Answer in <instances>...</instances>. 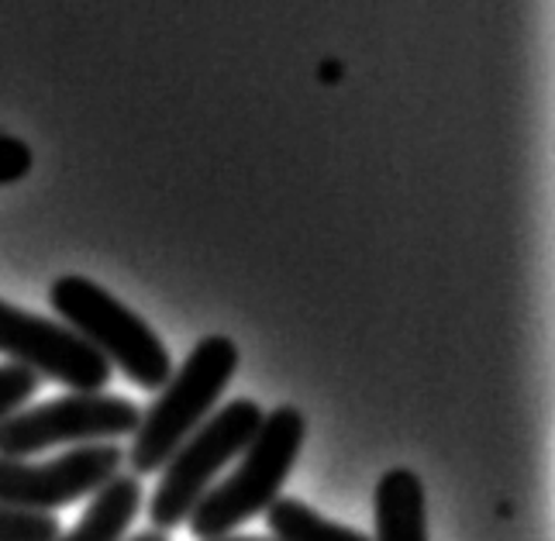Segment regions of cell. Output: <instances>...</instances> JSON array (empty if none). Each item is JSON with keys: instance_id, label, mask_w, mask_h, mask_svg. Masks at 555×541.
I'll return each mask as SVG.
<instances>
[{"instance_id": "1", "label": "cell", "mask_w": 555, "mask_h": 541, "mask_svg": "<svg viewBox=\"0 0 555 541\" xmlns=\"http://www.w3.org/2000/svg\"><path fill=\"white\" fill-rule=\"evenodd\" d=\"M238 370V345L228 335H207L194 345L180 373L169 376L156 403H149L139 417V428L131 435V449L125 462H131V473L149 476L159 473L169 455L194 435L207 414L215 411L224 386L232 383Z\"/></svg>"}, {"instance_id": "2", "label": "cell", "mask_w": 555, "mask_h": 541, "mask_svg": "<svg viewBox=\"0 0 555 541\" xmlns=\"http://www.w3.org/2000/svg\"><path fill=\"white\" fill-rule=\"evenodd\" d=\"M304 431H308L304 414L291 403L262 414L259 431L238 455L242 462L235 473L221 479L215 490H207L194 514H190V531L201 541L228 538L245 520L270 511L300 455Z\"/></svg>"}, {"instance_id": "3", "label": "cell", "mask_w": 555, "mask_h": 541, "mask_svg": "<svg viewBox=\"0 0 555 541\" xmlns=\"http://www.w3.org/2000/svg\"><path fill=\"white\" fill-rule=\"evenodd\" d=\"M49 304L76 338L104 356L107 365H118L142 390H163L173 376V359L159 335L93 280L60 276L49 289Z\"/></svg>"}, {"instance_id": "4", "label": "cell", "mask_w": 555, "mask_h": 541, "mask_svg": "<svg viewBox=\"0 0 555 541\" xmlns=\"http://www.w3.org/2000/svg\"><path fill=\"white\" fill-rule=\"evenodd\" d=\"M262 424V408L256 400H232L207 417L183 446L169 455L163 466V479L149 500V517L156 531H173L194 514L201 497L215 487V476L232 459L245 452L253 435Z\"/></svg>"}, {"instance_id": "5", "label": "cell", "mask_w": 555, "mask_h": 541, "mask_svg": "<svg viewBox=\"0 0 555 541\" xmlns=\"http://www.w3.org/2000/svg\"><path fill=\"white\" fill-rule=\"evenodd\" d=\"M139 403L114 394H66L0 421V459H28L55 446H104L139 428Z\"/></svg>"}, {"instance_id": "6", "label": "cell", "mask_w": 555, "mask_h": 541, "mask_svg": "<svg viewBox=\"0 0 555 541\" xmlns=\"http://www.w3.org/2000/svg\"><path fill=\"white\" fill-rule=\"evenodd\" d=\"M125 466V449L104 446H73L69 452L49 462L0 459V504L31 514H52L98 493Z\"/></svg>"}, {"instance_id": "7", "label": "cell", "mask_w": 555, "mask_h": 541, "mask_svg": "<svg viewBox=\"0 0 555 541\" xmlns=\"http://www.w3.org/2000/svg\"><path fill=\"white\" fill-rule=\"evenodd\" d=\"M0 356L28 365L42 379L69 386L73 394H101L111 383V365L66 324L28 314L0 300Z\"/></svg>"}, {"instance_id": "8", "label": "cell", "mask_w": 555, "mask_h": 541, "mask_svg": "<svg viewBox=\"0 0 555 541\" xmlns=\"http://www.w3.org/2000/svg\"><path fill=\"white\" fill-rule=\"evenodd\" d=\"M373 541H428L425 482L411 469L383 473L376 487V538Z\"/></svg>"}, {"instance_id": "9", "label": "cell", "mask_w": 555, "mask_h": 541, "mask_svg": "<svg viewBox=\"0 0 555 541\" xmlns=\"http://www.w3.org/2000/svg\"><path fill=\"white\" fill-rule=\"evenodd\" d=\"M142 511V482L139 476L118 473L111 482L93 493L90 507L83 511L80 525L69 534H60V541H121L131 520Z\"/></svg>"}, {"instance_id": "10", "label": "cell", "mask_w": 555, "mask_h": 541, "mask_svg": "<svg viewBox=\"0 0 555 541\" xmlns=\"http://www.w3.org/2000/svg\"><path fill=\"white\" fill-rule=\"evenodd\" d=\"M266 525H270L276 541H373L356 528L321 517L297 497H276L270 511H266Z\"/></svg>"}, {"instance_id": "11", "label": "cell", "mask_w": 555, "mask_h": 541, "mask_svg": "<svg viewBox=\"0 0 555 541\" xmlns=\"http://www.w3.org/2000/svg\"><path fill=\"white\" fill-rule=\"evenodd\" d=\"M60 517L0 504V541H60Z\"/></svg>"}, {"instance_id": "12", "label": "cell", "mask_w": 555, "mask_h": 541, "mask_svg": "<svg viewBox=\"0 0 555 541\" xmlns=\"http://www.w3.org/2000/svg\"><path fill=\"white\" fill-rule=\"evenodd\" d=\"M38 383H42V376L31 373L28 365L0 362V421L11 417L14 411H22V403L35 397Z\"/></svg>"}, {"instance_id": "13", "label": "cell", "mask_w": 555, "mask_h": 541, "mask_svg": "<svg viewBox=\"0 0 555 541\" xmlns=\"http://www.w3.org/2000/svg\"><path fill=\"white\" fill-rule=\"evenodd\" d=\"M31 163H35L31 149L17 139V134L0 131V186L25 180L31 172Z\"/></svg>"}, {"instance_id": "14", "label": "cell", "mask_w": 555, "mask_h": 541, "mask_svg": "<svg viewBox=\"0 0 555 541\" xmlns=\"http://www.w3.org/2000/svg\"><path fill=\"white\" fill-rule=\"evenodd\" d=\"M131 541H169V534H166V531H156V528H152V531H142V534H135Z\"/></svg>"}, {"instance_id": "15", "label": "cell", "mask_w": 555, "mask_h": 541, "mask_svg": "<svg viewBox=\"0 0 555 541\" xmlns=\"http://www.w3.org/2000/svg\"><path fill=\"white\" fill-rule=\"evenodd\" d=\"M215 541H270V538H253V534H245V538H232V534H228V538H215Z\"/></svg>"}]
</instances>
